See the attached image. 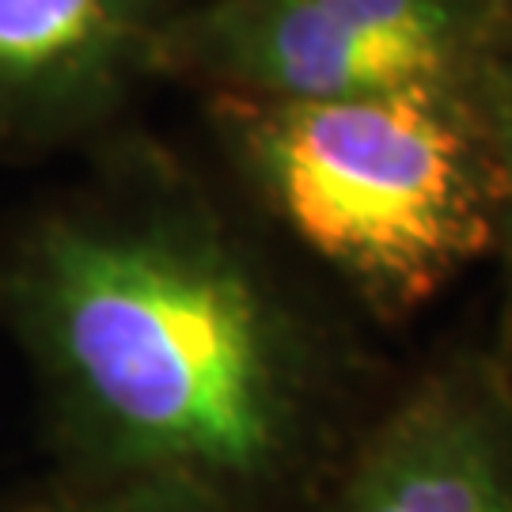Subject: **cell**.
<instances>
[{
	"mask_svg": "<svg viewBox=\"0 0 512 512\" xmlns=\"http://www.w3.org/2000/svg\"><path fill=\"white\" fill-rule=\"evenodd\" d=\"M0 220L50 475L296 512L376 399L353 330L217 175L122 126Z\"/></svg>",
	"mask_w": 512,
	"mask_h": 512,
	"instance_id": "obj_1",
	"label": "cell"
},
{
	"mask_svg": "<svg viewBox=\"0 0 512 512\" xmlns=\"http://www.w3.org/2000/svg\"><path fill=\"white\" fill-rule=\"evenodd\" d=\"M228 186L289 258L376 323L494 262L501 179L478 92L202 99Z\"/></svg>",
	"mask_w": 512,
	"mask_h": 512,
	"instance_id": "obj_2",
	"label": "cell"
},
{
	"mask_svg": "<svg viewBox=\"0 0 512 512\" xmlns=\"http://www.w3.org/2000/svg\"><path fill=\"white\" fill-rule=\"evenodd\" d=\"M512 46V0H190L156 80L198 99L478 92Z\"/></svg>",
	"mask_w": 512,
	"mask_h": 512,
	"instance_id": "obj_3",
	"label": "cell"
},
{
	"mask_svg": "<svg viewBox=\"0 0 512 512\" xmlns=\"http://www.w3.org/2000/svg\"><path fill=\"white\" fill-rule=\"evenodd\" d=\"M296 512H512V361L486 338L376 395Z\"/></svg>",
	"mask_w": 512,
	"mask_h": 512,
	"instance_id": "obj_4",
	"label": "cell"
},
{
	"mask_svg": "<svg viewBox=\"0 0 512 512\" xmlns=\"http://www.w3.org/2000/svg\"><path fill=\"white\" fill-rule=\"evenodd\" d=\"M190 0H0V160L88 152L126 126Z\"/></svg>",
	"mask_w": 512,
	"mask_h": 512,
	"instance_id": "obj_5",
	"label": "cell"
},
{
	"mask_svg": "<svg viewBox=\"0 0 512 512\" xmlns=\"http://www.w3.org/2000/svg\"><path fill=\"white\" fill-rule=\"evenodd\" d=\"M0 512H232L209 497L137 486V482H76L50 475L27 482L12 494H0Z\"/></svg>",
	"mask_w": 512,
	"mask_h": 512,
	"instance_id": "obj_6",
	"label": "cell"
},
{
	"mask_svg": "<svg viewBox=\"0 0 512 512\" xmlns=\"http://www.w3.org/2000/svg\"><path fill=\"white\" fill-rule=\"evenodd\" d=\"M478 103L486 114V129L494 141L497 179H501V228H497V327L490 334L505 357L512 361V46L490 65L486 80L478 84Z\"/></svg>",
	"mask_w": 512,
	"mask_h": 512,
	"instance_id": "obj_7",
	"label": "cell"
}]
</instances>
